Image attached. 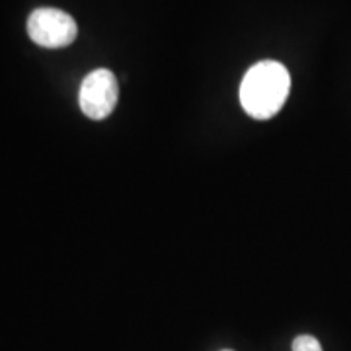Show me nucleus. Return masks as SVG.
<instances>
[{"label": "nucleus", "mask_w": 351, "mask_h": 351, "mask_svg": "<svg viewBox=\"0 0 351 351\" xmlns=\"http://www.w3.org/2000/svg\"><path fill=\"white\" fill-rule=\"evenodd\" d=\"M291 75L277 61H260L248 69L240 84V104L254 119H271L285 106Z\"/></svg>", "instance_id": "f257e3e1"}, {"label": "nucleus", "mask_w": 351, "mask_h": 351, "mask_svg": "<svg viewBox=\"0 0 351 351\" xmlns=\"http://www.w3.org/2000/svg\"><path fill=\"white\" fill-rule=\"evenodd\" d=\"M27 36L45 49H61L78 36V25L71 14L57 8H38L27 18Z\"/></svg>", "instance_id": "f03ea898"}, {"label": "nucleus", "mask_w": 351, "mask_h": 351, "mask_svg": "<svg viewBox=\"0 0 351 351\" xmlns=\"http://www.w3.org/2000/svg\"><path fill=\"white\" fill-rule=\"evenodd\" d=\"M119 86L115 75L108 69H96L82 80L78 92V104L82 113L90 119H106L117 106Z\"/></svg>", "instance_id": "7ed1b4c3"}, {"label": "nucleus", "mask_w": 351, "mask_h": 351, "mask_svg": "<svg viewBox=\"0 0 351 351\" xmlns=\"http://www.w3.org/2000/svg\"><path fill=\"white\" fill-rule=\"evenodd\" d=\"M293 351H324V350H322L320 341L314 338V336H306V334H302V336H297V338L293 339Z\"/></svg>", "instance_id": "20e7f679"}, {"label": "nucleus", "mask_w": 351, "mask_h": 351, "mask_svg": "<svg viewBox=\"0 0 351 351\" xmlns=\"http://www.w3.org/2000/svg\"><path fill=\"white\" fill-rule=\"evenodd\" d=\"M223 351H232V350H223Z\"/></svg>", "instance_id": "39448f33"}]
</instances>
